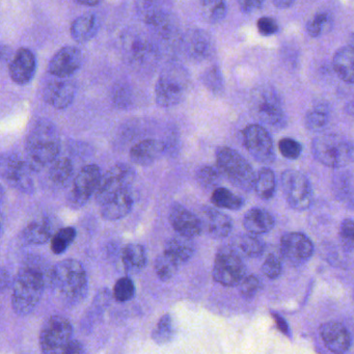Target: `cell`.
<instances>
[{"mask_svg": "<svg viewBox=\"0 0 354 354\" xmlns=\"http://www.w3.org/2000/svg\"><path fill=\"white\" fill-rule=\"evenodd\" d=\"M183 50L190 61L202 63L208 61L215 53L214 41L204 30H187L182 39Z\"/></svg>", "mask_w": 354, "mask_h": 354, "instance_id": "17", "label": "cell"}, {"mask_svg": "<svg viewBox=\"0 0 354 354\" xmlns=\"http://www.w3.org/2000/svg\"><path fill=\"white\" fill-rule=\"evenodd\" d=\"M176 328L174 324L173 317L167 313L163 315L158 322L155 325L154 329L151 333V337L157 345H167L175 339Z\"/></svg>", "mask_w": 354, "mask_h": 354, "instance_id": "35", "label": "cell"}, {"mask_svg": "<svg viewBox=\"0 0 354 354\" xmlns=\"http://www.w3.org/2000/svg\"><path fill=\"white\" fill-rule=\"evenodd\" d=\"M272 215L264 209L254 208L246 212L243 218V227L248 233L262 235L268 233L274 227Z\"/></svg>", "mask_w": 354, "mask_h": 354, "instance_id": "31", "label": "cell"}, {"mask_svg": "<svg viewBox=\"0 0 354 354\" xmlns=\"http://www.w3.org/2000/svg\"><path fill=\"white\" fill-rule=\"evenodd\" d=\"M47 82L43 90V98L47 104L55 109H66L75 99L76 86L69 77H57Z\"/></svg>", "mask_w": 354, "mask_h": 354, "instance_id": "18", "label": "cell"}, {"mask_svg": "<svg viewBox=\"0 0 354 354\" xmlns=\"http://www.w3.org/2000/svg\"><path fill=\"white\" fill-rule=\"evenodd\" d=\"M84 55L75 46H66L59 49L49 62L48 71L57 77H70L80 69Z\"/></svg>", "mask_w": 354, "mask_h": 354, "instance_id": "20", "label": "cell"}, {"mask_svg": "<svg viewBox=\"0 0 354 354\" xmlns=\"http://www.w3.org/2000/svg\"><path fill=\"white\" fill-rule=\"evenodd\" d=\"M55 223L51 217H41L36 221H30L22 230L20 239L28 245H42L51 241L55 232Z\"/></svg>", "mask_w": 354, "mask_h": 354, "instance_id": "24", "label": "cell"}, {"mask_svg": "<svg viewBox=\"0 0 354 354\" xmlns=\"http://www.w3.org/2000/svg\"><path fill=\"white\" fill-rule=\"evenodd\" d=\"M348 43H349V46L354 49V34H351V36L349 37Z\"/></svg>", "mask_w": 354, "mask_h": 354, "instance_id": "58", "label": "cell"}, {"mask_svg": "<svg viewBox=\"0 0 354 354\" xmlns=\"http://www.w3.org/2000/svg\"><path fill=\"white\" fill-rule=\"evenodd\" d=\"M100 21L95 14H84L72 22L70 34L75 42L88 43L98 34Z\"/></svg>", "mask_w": 354, "mask_h": 354, "instance_id": "29", "label": "cell"}, {"mask_svg": "<svg viewBox=\"0 0 354 354\" xmlns=\"http://www.w3.org/2000/svg\"><path fill=\"white\" fill-rule=\"evenodd\" d=\"M260 287V279L254 275H248L240 283L239 292L242 297L245 299H252L258 293Z\"/></svg>", "mask_w": 354, "mask_h": 354, "instance_id": "49", "label": "cell"}, {"mask_svg": "<svg viewBox=\"0 0 354 354\" xmlns=\"http://www.w3.org/2000/svg\"><path fill=\"white\" fill-rule=\"evenodd\" d=\"M333 28V18L328 13H319L315 16L314 19L310 20L306 26L308 35L313 38L321 36L328 32Z\"/></svg>", "mask_w": 354, "mask_h": 354, "instance_id": "44", "label": "cell"}, {"mask_svg": "<svg viewBox=\"0 0 354 354\" xmlns=\"http://www.w3.org/2000/svg\"><path fill=\"white\" fill-rule=\"evenodd\" d=\"M273 318H274L275 323H277V327H279V330L286 335H290L289 333V326H288L287 322H286L285 319L283 317L279 316L277 314H272Z\"/></svg>", "mask_w": 354, "mask_h": 354, "instance_id": "55", "label": "cell"}, {"mask_svg": "<svg viewBox=\"0 0 354 354\" xmlns=\"http://www.w3.org/2000/svg\"><path fill=\"white\" fill-rule=\"evenodd\" d=\"M257 26H258L259 32L262 36H272L279 30L277 21L273 18L267 17V16L260 18L257 22Z\"/></svg>", "mask_w": 354, "mask_h": 354, "instance_id": "51", "label": "cell"}, {"mask_svg": "<svg viewBox=\"0 0 354 354\" xmlns=\"http://www.w3.org/2000/svg\"><path fill=\"white\" fill-rule=\"evenodd\" d=\"M217 169L235 187L250 192L254 188L256 174L248 160L234 149L221 147L216 151Z\"/></svg>", "mask_w": 354, "mask_h": 354, "instance_id": "7", "label": "cell"}, {"mask_svg": "<svg viewBox=\"0 0 354 354\" xmlns=\"http://www.w3.org/2000/svg\"><path fill=\"white\" fill-rule=\"evenodd\" d=\"M264 3L265 0H238L240 9L245 14L254 13V12L258 11Z\"/></svg>", "mask_w": 354, "mask_h": 354, "instance_id": "52", "label": "cell"}, {"mask_svg": "<svg viewBox=\"0 0 354 354\" xmlns=\"http://www.w3.org/2000/svg\"><path fill=\"white\" fill-rule=\"evenodd\" d=\"M73 337V326L69 319L53 315L46 319L41 327L39 346L43 353H64Z\"/></svg>", "mask_w": 354, "mask_h": 354, "instance_id": "10", "label": "cell"}, {"mask_svg": "<svg viewBox=\"0 0 354 354\" xmlns=\"http://www.w3.org/2000/svg\"><path fill=\"white\" fill-rule=\"evenodd\" d=\"M134 200L131 189L121 192L100 205V214L107 221H120L127 216L133 209Z\"/></svg>", "mask_w": 354, "mask_h": 354, "instance_id": "27", "label": "cell"}, {"mask_svg": "<svg viewBox=\"0 0 354 354\" xmlns=\"http://www.w3.org/2000/svg\"><path fill=\"white\" fill-rule=\"evenodd\" d=\"M51 270L48 262L40 256L24 261L14 279L12 308L18 316L26 317L38 308L46 288H50Z\"/></svg>", "mask_w": 354, "mask_h": 354, "instance_id": "1", "label": "cell"}, {"mask_svg": "<svg viewBox=\"0 0 354 354\" xmlns=\"http://www.w3.org/2000/svg\"><path fill=\"white\" fill-rule=\"evenodd\" d=\"M121 260L124 268L130 274H138L146 268L148 264V254L142 244H127L122 250Z\"/></svg>", "mask_w": 354, "mask_h": 354, "instance_id": "30", "label": "cell"}, {"mask_svg": "<svg viewBox=\"0 0 354 354\" xmlns=\"http://www.w3.org/2000/svg\"><path fill=\"white\" fill-rule=\"evenodd\" d=\"M281 252L290 262H304L312 257L314 245L308 236L293 232L281 237Z\"/></svg>", "mask_w": 354, "mask_h": 354, "instance_id": "22", "label": "cell"}, {"mask_svg": "<svg viewBox=\"0 0 354 354\" xmlns=\"http://www.w3.org/2000/svg\"><path fill=\"white\" fill-rule=\"evenodd\" d=\"M86 349L84 344L78 339H72L68 344L67 347L64 350V353L66 354H76V353H86Z\"/></svg>", "mask_w": 354, "mask_h": 354, "instance_id": "53", "label": "cell"}, {"mask_svg": "<svg viewBox=\"0 0 354 354\" xmlns=\"http://www.w3.org/2000/svg\"><path fill=\"white\" fill-rule=\"evenodd\" d=\"M121 50L126 63L140 71L153 69L159 61L156 40L140 28H129L122 35Z\"/></svg>", "mask_w": 354, "mask_h": 354, "instance_id": "4", "label": "cell"}, {"mask_svg": "<svg viewBox=\"0 0 354 354\" xmlns=\"http://www.w3.org/2000/svg\"><path fill=\"white\" fill-rule=\"evenodd\" d=\"M26 151L34 171L48 167L61 152V138L57 126L48 119L35 122L26 140Z\"/></svg>", "mask_w": 354, "mask_h": 354, "instance_id": "2", "label": "cell"}, {"mask_svg": "<svg viewBox=\"0 0 354 354\" xmlns=\"http://www.w3.org/2000/svg\"><path fill=\"white\" fill-rule=\"evenodd\" d=\"M136 8L142 21L157 38L169 42L179 34L169 0H136Z\"/></svg>", "mask_w": 354, "mask_h": 354, "instance_id": "5", "label": "cell"}, {"mask_svg": "<svg viewBox=\"0 0 354 354\" xmlns=\"http://www.w3.org/2000/svg\"><path fill=\"white\" fill-rule=\"evenodd\" d=\"M211 203L218 208L233 211L240 210L244 205V201L241 196H237L225 187H217L213 190Z\"/></svg>", "mask_w": 354, "mask_h": 354, "instance_id": "36", "label": "cell"}, {"mask_svg": "<svg viewBox=\"0 0 354 354\" xmlns=\"http://www.w3.org/2000/svg\"><path fill=\"white\" fill-rule=\"evenodd\" d=\"M273 5L279 9H287V8L291 7L295 0H272Z\"/></svg>", "mask_w": 354, "mask_h": 354, "instance_id": "56", "label": "cell"}, {"mask_svg": "<svg viewBox=\"0 0 354 354\" xmlns=\"http://www.w3.org/2000/svg\"><path fill=\"white\" fill-rule=\"evenodd\" d=\"M252 104L257 117L267 125L281 127L286 124V115L281 99L273 88L262 86L252 94Z\"/></svg>", "mask_w": 354, "mask_h": 354, "instance_id": "14", "label": "cell"}, {"mask_svg": "<svg viewBox=\"0 0 354 354\" xmlns=\"http://www.w3.org/2000/svg\"><path fill=\"white\" fill-rule=\"evenodd\" d=\"M136 179V171L126 163H117L101 178L95 194L97 205L100 206L113 196L129 190Z\"/></svg>", "mask_w": 354, "mask_h": 354, "instance_id": "12", "label": "cell"}, {"mask_svg": "<svg viewBox=\"0 0 354 354\" xmlns=\"http://www.w3.org/2000/svg\"><path fill=\"white\" fill-rule=\"evenodd\" d=\"M74 174V165L68 157H57L49 165L47 178L53 187L63 189L71 181Z\"/></svg>", "mask_w": 354, "mask_h": 354, "instance_id": "32", "label": "cell"}, {"mask_svg": "<svg viewBox=\"0 0 354 354\" xmlns=\"http://www.w3.org/2000/svg\"><path fill=\"white\" fill-rule=\"evenodd\" d=\"M279 152L285 158L291 159V160L297 159L302 152L301 145L297 140H292V138H283L279 140Z\"/></svg>", "mask_w": 354, "mask_h": 354, "instance_id": "48", "label": "cell"}, {"mask_svg": "<svg viewBox=\"0 0 354 354\" xmlns=\"http://www.w3.org/2000/svg\"><path fill=\"white\" fill-rule=\"evenodd\" d=\"M312 150L319 162L331 169L345 167L354 158L353 144L337 134H324L315 138Z\"/></svg>", "mask_w": 354, "mask_h": 354, "instance_id": "8", "label": "cell"}, {"mask_svg": "<svg viewBox=\"0 0 354 354\" xmlns=\"http://www.w3.org/2000/svg\"><path fill=\"white\" fill-rule=\"evenodd\" d=\"M136 292L134 281L129 277H123L118 279L113 286V296L118 302L124 304L133 299Z\"/></svg>", "mask_w": 354, "mask_h": 354, "instance_id": "42", "label": "cell"}, {"mask_svg": "<svg viewBox=\"0 0 354 354\" xmlns=\"http://www.w3.org/2000/svg\"><path fill=\"white\" fill-rule=\"evenodd\" d=\"M212 277L225 287L239 286L246 277V267L239 252L232 245H223L217 250Z\"/></svg>", "mask_w": 354, "mask_h": 354, "instance_id": "9", "label": "cell"}, {"mask_svg": "<svg viewBox=\"0 0 354 354\" xmlns=\"http://www.w3.org/2000/svg\"><path fill=\"white\" fill-rule=\"evenodd\" d=\"M281 262L275 254H269L262 265V271L268 279H275L281 275Z\"/></svg>", "mask_w": 354, "mask_h": 354, "instance_id": "50", "label": "cell"}, {"mask_svg": "<svg viewBox=\"0 0 354 354\" xmlns=\"http://www.w3.org/2000/svg\"><path fill=\"white\" fill-rule=\"evenodd\" d=\"M320 333L325 346L333 353H345L351 347V335L341 323H324L321 325Z\"/></svg>", "mask_w": 354, "mask_h": 354, "instance_id": "25", "label": "cell"}, {"mask_svg": "<svg viewBox=\"0 0 354 354\" xmlns=\"http://www.w3.org/2000/svg\"><path fill=\"white\" fill-rule=\"evenodd\" d=\"M102 174L97 165H88L82 167L74 178L67 196V205L73 210L84 208L92 196L96 194Z\"/></svg>", "mask_w": 354, "mask_h": 354, "instance_id": "11", "label": "cell"}, {"mask_svg": "<svg viewBox=\"0 0 354 354\" xmlns=\"http://www.w3.org/2000/svg\"><path fill=\"white\" fill-rule=\"evenodd\" d=\"M163 252L169 254L180 265H183L192 260L194 257V252H196V243H194V238L177 234L165 242Z\"/></svg>", "mask_w": 354, "mask_h": 354, "instance_id": "28", "label": "cell"}, {"mask_svg": "<svg viewBox=\"0 0 354 354\" xmlns=\"http://www.w3.org/2000/svg\"><path fill=\"white\" fill-rule=\"evenodd\" d=\"M204 234L212 239H223L231 234L233 221L229 215L211 207H204L201 211Z\"/></svg>", "mask_w": 354, "mask_h": 354, "instance_id": "23", "label": "cell"}, {"mask_svg": "<svg viewBox=\"0 0 354 354\" xmlns=\"http://www.w3.org/2000/svg\"><path fill=\"white\" fill-rule=\"evenodd\" d=\"M275 183L274 173L268 167H263L259 171L254 182V192L262 200H270L274 194Z\"/></svg>", "mask_w": 354, "mask_h": 354, "instance_id": "37", "label": "cell"}, {"mask_svg": "<svg viewBox=\"0 0 354 354\" xmlns=\"http://www.w3.org/2000/svg\"><path fill=\"white\" fill-rule=\"evenodd\" d=\"M202 82L204 86L215 95L221 94L223 92V77L218 66H212L203 73Z\"/></svg>", "mask_w": 354, "mask_h": 354, "instance_id": "43", "label": "cell"}, {"mask_svg": "<svg viewBox=\"0 0 354 354\" xmlns=\"http://www.w3.org/2000/svg\"><path fill=\"white\" fill-rule=\"evenodd\" d=\"M80 5L86 6V7H95V6L99 5L101 0H76Z\"/></svg>", "mask_w": 354, "mask_h": 354, "instance_id": "57", "label": "cell"}, {"mask_svg": "<svg viewBox=\"0 0 354 354\" xmlns=\"http://www.w3.org/2000/svg\"><path fill=\"white\" fill-rule=\"evenodd\" d=\"M113 104L118 109H126L131 106L133 101V95L129 86L124 84H119L113 88V94H111Z\"/></svg>", "mask_w": 354, "mask_h": 354, "instance_id": "46", "label": "cell"}, {"mask_svg": "<svg viewBox=\"0 0 354 354\" xmlns=\"http://www.w3.org/2000/svg\"><path fill=\"white\" fill-rule=\"evenodd\" d=\"M0 288H1V292H5L6 290L10 289V288L13 287L14 281H12L11 274H10L9 271L3 267L1 268V275H0Z\"/></svg>", "mask_w": 354, "mask_h": 354, "instance_id": "54", "label": "cell"}, {"mask_svg": "<svg viewBox=\"0 0 354 354\" xmlns=\"http://www.w3.org/2000/svg\"><path fill=\"white\" fill-rule=\"evenodd\" d=\"M232 246L240 254L248 258H258L264 252V243L254 234H240L234 237Z\"/></svg>", "mask_w": 354, "mask_h": 354, "instance_id": "34", "label": "cell"}, {"mask_svg": "<svg viewBox=\"0 0 354 354\" xmlns=\"http://www.w3.org/2000/svg\"><path fill=\"white\" fill-rule=\"evenodd\" d=\"M50 288L65 304H78L86 297L88 279L86 269L80 261L66 259L53 266Z\"/></svg>", "mask_w": 354, "mask_h": 354, "instance_id": "3", "label": "cell"}, {"mask_svg": "<svg viewBox=\"0 0 354 354\" xmlns=\"http://www.w3.org/2000/svg\"><path fill=\"white\" fill-rule=\"evenodd\" d=\"M77 236L75 227H61L55 232L50 241V248L55 254H62L73 243Z\"/></svg>", "mask_w": 354, "mask_h": 354, "instance_id": "40", "label": "cell"}, {"mask_svg": "<svg viewBox=\"0 0 354 354\" xmlns=\"http://www.w3.org/2000/svg\"><path fill=\"white\" fill-rule=\"evenodd\" d=\"M34 169L26 159L18 154L3 155L1 159V176L8 185L22 194L35 192Z\"/></svg>", "mask_w": 354, "mask_h": 354, "instance_id": "13", "label": "cell"}, {"mask_svg": "<svg viewBox=\"0 0 354 354\" xmlns=\"http://www.w3.org/2000/svg\"><path fill=\"white\" fill-rule=\"evenodd\" d=\"M165 142L154 138L140 140L132 147L129 158L134 165L150 167L165 152Z\"/></svg>", "mask_w": 354, "mask_h": 354, "instance_id": "26", "label": "cell"}, {"mask_svg": "<svg viewBox=\"0 0 354 354\" xmlns=\"http://www.w3.org/2000/svg\"><path fill=\"white\" fill-rule=\"evenodd\" d=\"M190 74L181 65H171L165 68L155 86V99L160 107L169 109L177 106L185 100L190 90Z\"/></svg>", "mask_w": 354, "mask_h": 354, "instance_id": "6", "label": "cell"}, {"mask_svg": "<svg viewBox=\"0 0 354 354\" xmlns=\"http://www.w3.org/2000/svg\"><path fill=\"white\" fill-rule=\"evenodd\" d=\"M221 173L218 169H215L209 165H204L200 167L196 171V181L200 184L201 187L205 189H213L219 187L221 182Z\"/></svg>", "mask_w": 354, "mask_h": 354, "instance_id": "41", "label": "cell"}, {"mask_svg": "<svg viewBox=\"0 0 354 354\" xmlns=\"http://www.w3.org/2000/svg\"><path fill=\"white\" fill-rule=\"evenodd\" d=\"M333 67L342 80L354 84V49L350 46L339 48L333 57Z\"/></svg>", "mask_w": 354, "mask_h": 354, "instance_id": "33", "label": "cell"}, {"mask_svg": "<svg viewBox=\"0 0 354 354\" xmlns=\"http://www.w3.org/2000/svg\"><path fill=\"white\" fill-rule=\"evenodd\" d=\"M203 17L209 24H219L227 13L225 0H200Z\"/></svg>", "mask_w": 354, "mask_h": 354, "instance_id": "38", "label": "cell"}, {"mask_svg": "<svg viewBox=\"0 0 354 354\" xmlns=\"http://www.w3.org/2000/svg\"><path fill=\"white\" fill-rule=\"evenodd\" d=\"M281 190L291 208L306 210L312 204L313 192L306 176L293 169H288L281 175Z\"/></svg>", "mask_w": 354, "mask_h": 354, "instance_id": "15", "label": "cell"}, {"mask_svg": "<svg viewBox=\"0 0 354 354\" xmlns=\"http://www.w3.org/2000/svg\"><path fill=\"white\" fill-rule=\"evenodd\" d=\"M37 72V57L28 48L18 49L9 64L12 80L19 86H26L34 80Z\"/></svg>", "mask_w": 354, "mask_h": 354, "instance_id": "21", "label": "cell"}, {"mask_svg": "<svg viewBox=\"0 0 354 354\" xmlns=\"http://www.w3.org/2000/svg\"><path fill=\"white\" fill-rule=\"evenodd\" d=\"M180 266L181 265L179 263L176 262L171 257L162 252V254H159L155 260L154 270L157 277L161 281L167 283L175 277L179 271Z\"/></svg>", "mask_w": 354, "mask_h": 354, "instance_id": "39", "label": "cell"}, {"mask_svg": "<svg viewBox=\"0 0 354 354\" xmlns=\"http://www.w3.org/2000/svg\"><path fill=\"white\" fill-rule=\"evenodd\" d=\"M243 144L250 155L261 163H272L275 154L269 132L258 124L248 125L242 132Z\"/></svg>", "mask_w": 354, "mask_h": 354, "instance_id": "16", "label": "cell"}, {"mask_svg": "<svg viewBox=\"0 0 354 354\" xmlns=\"http://www.w3.org/2000/svg\"><path fill=\"white\" fill-rule=\"evenodd\" d=\"M328 120V111L324 107L317 106L306 113L304 123L308 129L312 130V131H319L327 125Z\"/></svg>", "mask_w": 354, "mask_h": 354, "instance_id": "45", "label": "cell"}, {"mask_svg": "<svg viewBox=\"0 0 354 354\" xmlns=\"http://www.w3.org/2000/svg\"><path fill=\"white\" fill-rule=\"evenodd\" d=\"M339 238L342 246L346 252L354 250V221L345 219L339 227Z\"/></svg>", "mask_w": 354, "mask_h": 354, "instance_id": "47", "label": "cell"}, {"mask_svg": "<svg viewBox=\"0 0 354 354\" xmlns=\"http://www.w3.org/2000/svg\"><path fill=\"white\" fill-rule=\"evenodd\" d=\"M169 221L176 233L196 238L204 233L202 219L185 206L174 203L169 211Z\"/></svg>", "mask_w": 354, "mask_h": 354, "instance_id": "19", "label": "cell"}]
</instances>
